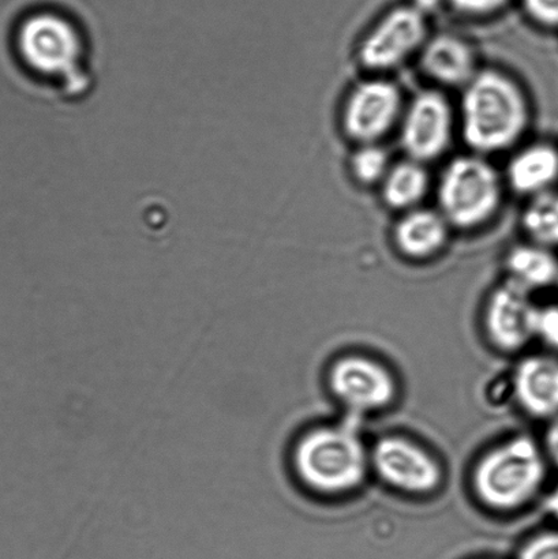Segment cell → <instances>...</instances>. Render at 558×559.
Segmentation results:
<instances>
[{
	"mask_svg": "<svg viewBox=\"0 0 558 559\" xmlns=\"http://www.w3.org/2000/svg\"><path fill=\"white\" fill-rule=\"evenodd\" d=\"M458 118L464 144L488 157L511 150L522 140L532 111L526 93L511 75L480 69L462 90Z\"/></svg>",
	"mask_w": 558,
	"mask_h": 559,
	"instance_id": "cell-1",
	"label": "cell"
},
{
	"mask_svg": "<svg viewBox=\"0 0 558 559\" xmlns=\"http://www.w3.org/2000/svg\"><path fill=\"white\" fill-rule=\"evenodd\" d=\"M370 454L354 426H320L304 432L289 451V468L306 490L346 495L364 484Z\"/></svg>",
	"mask_w": 558,
	"mask_h": 559,
	"instance_id": "cell-2",
	"label": "cell"
},
{
	"mask_svg": "<svg viewBox=\"0 0 558 559\" xmlns=\"http://www.w3.org/2000/svg\"><path fill=\"white\" fill-rule=\"evenodd\" d=\"M546 463L537 442L519 436L485 454L475 465L473 486L484 506L510 512L526 506L544 485Z\"/></svg>",
	"mask_w": 558,
	"mask_h": 559,
	"instance_id": "cell-3",
	"label": "cell"
},
{
	"mask_svg": "<svg viewBox=\"0 0 558 559\" xmlns=\"http://www.w3.org/2000/svg\"><path fill=\"white\" fill-rule=\"evenodd\" d=\"M437 210L452 228L473 231L500 211L504 182L495 166L477 153L452 158L437 183Z\"/></svg>",
	"mask_w": 558,
	"mask_h": 559,
	"instance_id": "cell-4",
	"label": "cell"
},
{
	"mask_svg": "<svg viewBox=\"0 0 558 559\" xmlns=\"http://www.w3.org/2000/svg\"><path fill=\"white\" fill-rule=\"evenodd\" d=\"M86 14L54 2H44L20 27V48L31 68L54 79L74 80V43L85 40Z\"/></svg>",
	"mask_w": 558,
	"mask_h": 559,
	"instance_id": "cell-5",
	"label": "cell"
},
{
	"mask_svg": "<svg viewBox=\"0 0 558 559\" xmlns=\"http://www.w3.org/2000/svg\"><path fill=\"white\" fill-rule=\"evenodd\" d=\"M404 108L395 82L380 76L359 82L343 104V133L357 145L380 144L401 123Z\"/></svg>",
	"mask_w": 558,
	"mask_h": 559,
	"instance_id": "cell-6",
	"label": "cell"
},
{
	"mask_svg": "<svg viewBox=\"0 0 558 559\" xmlns=\"http://www.w3.org/2000/svg\"><path fill=\"white\" fill-rule=\"evenodd\" d=\"M455 133V112L444 93H417L404 108L399 123V141L406 157L429 163L446 155Z\"/></svg>",
	"mask_w": 558,
	"mask_h": 559,
	"instance_id": "cell-7",
	"label": "cell"
},
{
	"mask_svg": "<svg viewBox=\"0 0 558 559\" xmlns=\"http://www.w3.org/2000/svg\"><path fill=\"white\" fill-rule=\"evenodd\" d=\"M428 22L414 5L387 13L359 44L358 58L366 70L388 71L423 51L428 41Z\"/></svg>",
	"mask_w": 558,
	"mask_h": 559,
	"instance_id": "cell-8",
	"label": "cell"
},
{
	"mask_svg": "<svg viewBox=\"0 0 558 559\" xmlns=\"http://www.w3.org/2000/svg\"><path fill=\"white\" fill-rule=\"evenodd\" d=\"M328 386L349 413L358 415L390 407L397 392L390 370L359 355L336 360L328 374Z\"/></svg>",
	"mask_w": 558,
	"mask_h": 559,
	"instance_id": "cell-9",
	"label": "cell"
},
{
	"mask_svg": "<svg viewBox=\"0 0 558 559\" xmlns=\"http://www.w3.org/2000/svg\"><path fill=\"white\" fill-rule=\"evenodd\" d=\"M370 465L385 485L407 495L439 489L442 471L424 448L403 437H384L370 452Z\"/></svg>",
	"mask_w": 558,
	"mask_h": 559,
	"instance_id": "cell-10",
	"label": "cell"
},
{
	"mask_svg": "<svg viewBox=\"0 0 558 559\" xmlns=\"http://www.w3.org/2000/svg\"><path fill=\"white\" fill-rule=\"evenodd\" d=\"M537 307L529 290L508 282L491 294L485 326L491 344L502 353H518L537 336Z\"/></svg>",
	"mask_w": 558,
	"mask_h": 559,
	"instance_id": "cell-11",
	"label": "cell"
},
{
	"mask_svg": "<svg viewBox=\"0 0 558 559\" xmlns=\"http://www.w3.org/2000/svg\"><path fill=\"white\" fill-rule=\"evenodd\" d=\"M451 229L439 210L418 206L399 217L392 228V243L406 259L425 261L446 249Z\"/></svg>",
	"mask_w": 558,
	"mask_h": 559,
	"instance_id": "cell-12",
	"label": "cell"
},
{
	"mask_svg": "<svg viewBox=\"0 0 558 559\" xmlns=\"http://www.w3.org/2000/svg\"><path fill=\"white\" fill-rule=\"evenodd\" d=\"M513 394L533 418L558 415V359L545 355L523 359L513 374Z\"/></svg>",
	"mask_w": 558,
	"mask_h": 559,
	"instance_id": "cell-13",
	"label": "cell"
},
{
	"mask_svg": "<svg viewBox=\"0 0 558 559\" xmlns=\"http://www.w3.org/2000/svg\"><path fill=\"white\" fill-rule=\"evenodd\" d=\"M419 63L424 73L437 84L461 90L479 70L470 43L450 33L429 37L419 52Z\"/></svg>",
	"mask_w": 558,
	"mask_h": 559,
	"instance_id": "cell-14",
	"label": "cell"
},
{
	"mask_svg": "<svg viewBox=\"0 0 558 559\" xmlns=\"http://www.w3.org/2000/svg\"><path fill=\"white\" fill-rule=\"evenodd\" d=\"M557 180L558 151L546 142L522 147L507 164L508 188L529 199L550 191Z\"/></svg>",
	"mask_w": 558,
	"mask_h": 559,
	"instance_id": "cell-15",
	"label": "cell"
},
{
	"mask_svg": "<svg viewBox=\"0 0 558 559\" xmlns=\"http://www.w3.org/2000/svg\"><path fill=\"white\" fill-rule=\"evenodd\" d=\"M381 199L390 210L407 212L423 206L430 189V175L426 164L413 158L393 163L380 185Z\"/></svg>",
	"mask_w": 558,
	"mask_h": 559,
	"instance_id": "cell-16",
	"label": "cell"
},
{
	"mask_svg": "<svg viewBox=\"0 0 558 559\" xmlns=\"http://www.w3.org/2000/svg\"><path fill=\"white\" fill-rule=\"evenodd\" d=\"M510 282L529 293L558 282V261L550 249L538 243L518 245L507 255Z\"/></svg>",
	"mask_w": 558,
	"mask_h": 559,
	"instance_id": "cell-17",
	"label": "cell"
},
{
	"mask_svg": "<svg viewBox=\"0 0 558 559\" xmlns=\"http://www.w3.org/2000/svg\"><path fill=\"white\" fill-rule=\"evenodd\" d=\"M524 233L532 242L557 248L558 246V193L546 191L544 194L533 197L522 215Z\"/></svg>",
	"mask_w": 558,
	"mask_h": 559,
	"instance_id": "cell-18",
	"label": "cell"
},
{
	"mask_svg": "<svg viewBox=\"0 0 558 559\" xmlns=\"http://www.w3.org/2000/svg\"><path fill=\"white\" fill-rule=\"evenodd\" d=\"M390 153L381 144L358 145L349 160L355 182L365 188L381 185L392 166Z\"/></svg>",
	"mask_w": 558,
	"mask_h": 559,
	"instance_id": "cell-19",
	"label": "cell"
},
{
	"mask_svg": "<svg viewBox=\"0 0 558 559\" xmlns=\"http://www.w3.org/2000/svg\"><path fill=\"white\" fill-rule=\"evenodd\" d=\"M519 559H558V533L535 536L523 547Z\"/></svg>",
	"mask_w": 558,
	"mask_h": 559,
	"instance_id": "cell-20",
	"label": "cell"
},
{
	"mask_svg": "<svg viewBox=\"0 0 558 559\" xmlns=\"http://www.w3.org/2000/svg\"><path fill=\"white\" fill-rule=\"evenodd\" d=\"M530 19L545 27H558V0H523Z\"/></svg>",
	"mask_w": 558,
	"mask_h": 559,
	"instance_id": "cell-21",
	"label": "cell"
},
{
	"mask_svg": "<svg viewBox=\"0 0 558 559\" xmlns=\"http://www.w3.org/2000/svg\"><path fill=\"white\" fill-rule=\"evenodd\" d=\"M537 336L549 347L558 350V306L539 309L537 318Z\"/></svg>",
	"mask_w": 558,
	"mask_h": 559,
	"instance_id": "cell-22",
	"label": "cell"
},
{
	"mask_svg": "<svg viewBox=\"0 0 558 559\" xmlns=\"http://www.w3.org/2000/svg\"><path fill=\"white\" fill-rule=\"evenodd\" d=\"M459 13L466 15H489L504 8L508 0H450Z\"/></svg>",
	"mask_w": 558,
	"mask_h": 559,
	"instance_id": "cell-23",
	"label": "cell"
},
{
	"mask_svg": "<svg viewBox=\"0 0 558 559\" xmlns=\"http://www.w3.org/2000/svg\"><path fill=\"white\" fill-rule=\"evenodd\" d=\"M545 448L551 462L558 467V419H556L554 424L549 426L548 431H546Z\"/></svg>",
	"mask_w": 558,
	"mask_h": 559,
	"instance_id": "cell-24",
	"label": "cell"
},
{
	"mask_svg": "<svg viewBox=\"0 0 558 559\" xmlns=\"http://www.w3.org/2000/svg\"><path fill=\"white\" fill-rule=\"evenodd\" d=\"M442 0H413V4L415 9L419 10L420 13H430V11L440 8Z\"/></svg>",
	"mask_w": 558,
	"mask_h": 559,
	"instance_id": "cell-25",
	"label": "cell"
},
{
	"mask_svg": "<svg viewBox=\"0 0 558 559\" xmlns=\"http://www.w3.org/2000/svg\"><path fill=\"white\" fill-rule=\"evenodd\" d=\"M546 512L550 513L551 516L558 519V487L550 492V496L545 501Z\"/></svg>",
	"mask_w": 558,
	"mask_h": 559,
	"instance_id": "cell-26",
	"label": "cell"
}]
</instances>
